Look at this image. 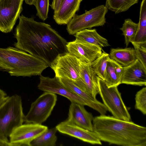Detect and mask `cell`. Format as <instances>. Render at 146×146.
I'll return each mask as SVG.
<instances>
[{
    "label": "cell",
    "instance_id": "31",
    "mask_svg": "<svg viewBox=\"0 0 146 146\" xmlns=\"http://www.w3.org/2000/svg\"><path fill=\"white\" fill-rule=\"evenodd\" d=\"M8 97L5 92L0 89V106L6 101Z\"/></svg>",
    "mask_w": 146,
    "mask_h": 146
},
{
    "label": "cell",
    "instance_id": "23",
    "mask_svg": "<svg viewBox=\"0 0 146 146\" xmlns=\"http://www.w3.org/2000/svg\"><path fill=\"white\" fill-rule=\"evenodd\" d=\"M138 1V0H106L105 6L108 9L118 14L126 11Z\"/></svg>",
    "mask_w": 146,
    "mask_h": 146
},
{
    "label": "cell",
    "instance_id": "20",
    "mask_svg": "<svg viewBox=\"0 0 146 146\" xmlns=\"http://www.w3.org/2000/svg\"><path fill=\"white\" fill-rule=\"evenodd\" d=\"M109 56L111 59L123 67L129 65L137 59L135 50L133 48H111Z\"/></svg>",
    "mask_w": 146,
    "mask_h": 146
},
{
    "label": "cell",
    "instance_id": "33",
    "mask_svg": "<svg viewBox=\"0 0 146 146\" xmlns=\"http://www.w3.org/2000/svg\"></svg>",
    "mask_w": 146,
    "mask_h": 146
},
{
    "label": "cell",
    "instance_id": "32",
    "mask_svg": "<svg viewBox=\"0 0 146 146\" xmlns=\"http://www.w3.org/2000/svg\"><path fill=\"white\" fill-rule=\"evenodd\" d=\"M12 146L9 141H7L0 139V146Z\"/></svg>",
    "mask_w": 146,
    "mask_h": 146
},
{
    "label": "cell",
    "instance_id": "21",
    "mask_svg": "<svg viewBox=\"0 0 146 146\" xmlns=\"http://www.w3.org/2000/svg\"><path fill=\"white\" fill-rule=\"evenodd\" d=\"M138 27L136 35L131 42L133 45L146 44V0H142L140 11Z\"/></svg>",
    "mask_w": 146,
    "mask_h": 146
},
{
    "label": "cell",
    "instance_id": "6",
    "mask_svg": "<svg viewBox=\"0 0 146 146\" xmlns=\"http://www.w3.org/2000/svg\"><path fill=\"white\" fill-rule=\"evenodd\" d=\"M108 9L104 5L97 6L80 15L75 14L67 24L69 34L74 35L85 29L102 26L106 23L105 15Z\"/></svg>",
    "mask_w": 146,
    "mask_h": 146
},
{
    "label": "cell",
    "instance_id": "4",
    "mask_svg": "<svg viewBox=\"0 0 146 146\" xmlns=\"http://www.w3.org/2000/svg\"><path fill=\"white\" fill-rule=\"evenodd\" d=\"M25 117L21 96L17 94L9 96L0 106V139L9 141L11 134L23 124Z\"/></svg>",
    "mask_w": 146,
    "mask_h": 146
},
{
    "label": "cell",
    "instance_id": "14",
    "mask_svg": "<svg viewBox=\"0 0 146 146\" xmlns=\"http://www.w3.org/2000/svg\"><path fill=\"white\" fill-rule=\"evenodd\" d=\"M121 84L142 86L146 85V69L137 59L123 67Z\"/></svg>",
    "mask_w": 146,
    "mask_h": 146
},
{
    "label": "cell",
    "instance_id": "19",
    "mask_svg": "<svg viewBox=\"0 0 146 146\" xmlns=\"http://www.w3.org/2000/svg\"><path fill=\"white\" fill-rule=\"evenodd\" d=\"M75 40L97 46L102 49L103 47L110 46L108 40L102 37L95 29H85L75 35Z\"/></svg>",
    "mask_w": 146,
    "mask_h": 146
},
{
    "label": "cell",
    "instance_id": "10",
    "mask_svg": "<svg viewBox=\"0 0 146 146\" xmlns=\"http://www.w3.org/2000/svg\"><path fill=\"white\" fill-rule=\"evenodd\" d=\"M48 129L47 127L33 123H25L15 129L9 137L12 146H30L31 142Z\"/></svg>",
    "mask_w": 146,
    "mask_h": 146
},
{
    "label": "cell",
    "instance_id": "11",
    "mask_svg": "<svg viewBox=\"0 0 146 146\" xmlns=\"http://www.w3.org/2000/svg\"><path fill=\"white\" fill-rule=\"evenodd\" d=\"M38 88L44 92H51L65 97L71 102H75L94 109L93 106L80 96L73 93L63 85L55 76L54 78L40 75Z\"/></svg>",
    "mask_w": 146,
    "mask_h": 146
},
{
    "label": "cell",
    "instance_id": "17",
    "mask_svg": "<svg viewBox=\"0 0 146 146\" xmlns=\"http://www.w3.org/2000/svg\"><path fill=\"white\" fill-rule=\"evenodd\" d=\"M58 78L61 83L65 87L91 104L93 106L94 109L98 112L100 115L106 114L108 110L103 103L93 98L72 80L66 78Z\"/></svg>",
    "mask_w": 146,
    "mask_h": 146
},
{
    "label": "cell",
    "instance_id": "13",
    "mask_svg": "<svg viewBox=\"0 0 146 146\" xmlns=\"http://www.w3.org/2000/svg\"><path fill=\"white\" fill-rule=\"evenodd\" d=\"M66 46L68 52L87 63H91L100 56L103 50L97 46L75 39L67 42Z\"/></svg>",
    "mask_w": 146,
    "mask_h": 146
},
{
    "label": "cell",
    "instance_id": "18",
    "mask_svg": "<svg viewBox=\"0 0 146 146\" xmlns=\"http://www.w3.org/2000/svg\"><path fill=\"white\" fill-rule=\"evenodd\" d=\"M82 0H62L60 8L54 13L53 19L59 25H67L80 9Z\"/></svg>",
    "mask_w": 146,
    "mask_h": 146
},
{
    "label": "cell",
    "instance_id": "28",
    "mask_svg": "<svg viewBox=\"0 0 146 146\" xmlns=\"http://www.w3.org/2000/svg\"><path fill=\"white\" fill-rule=\"evenodd\" d=\"M135 108L143 114H146V87L143 88L138 91L135 95Z\"/></svg>",
    "mask_w": 146,
    "mask_h": 146
},
{
    "label": "cell",
    "instance_id": "29",
    "mask_svg": "<svg viewBox=\"0 0 146 146\" xmlns=\"http://www.w3.org/2000/svg\"><path fill=\"white\" fill-rule=\"evenodd\" d=\"M137 59L146 69V44L139 46L133 45Z\"/></svg>",
    "mask_w": 146,
    "mask_h": 146
},
{
    "label": "cell",
    "instance_id": "24",
    "mask_svg": "<svg viewBox=\"0 0 146 146\" xmlns=\"http://www.w3.org/2000/svg\"><path fill=\"white\" fill-rule=\"evenodd\" d=\"M103 51L101 55L90 64L97 76L104 80L108 62L110 58L108 54Z\"/></svg>",
    "mask_w": 146,
    "mask_h": 146
},
{
    "label": "cell",
    "instance_id": "27",
    "mask_svg": "<svg viewBox=\"0 0 146 146\" xmlns=\"http://www.w3.org/2000/svg\"><path fill=\"white\" fill-rule=\"evenodd\" d=\"M37 10L36 15L44 21L48 18L49 0H35L33 5Z\"/></svg>",
    "mask_w": 146,
    "mask_h": 146
},
{
    "label": "cell",
    "instance_id": "30",
    "mask_svg": "<svg viewBox=\"0 0 146 146\" xmlns=\"http://www.w3.org/2000/svg\"><path fill=\"white\" fill-rule=\"evenodd\" d=\"M62 0H53L50 7L54 11V13H56L59 10Z\"/></svg>",
    "mask_w": 146,
    "mask_h": 146
},
{
    "label": "cell",
    "instance_id": "2",
    "mask_svg": "<svg viewBox=\"0 0 146 146\" xmlns=\"http://www.w3.org/2000/svg\"><path fill=\"white\" fill-rule=\"evenodd\" d=\"M93 131L101 141L123 146H146V127L131 121L101 115L94 117Z\"/></svg>",
    "mask_w": 146,
    "mask_h": 146
},
{
    "label": "cell",
    "instance_id": "22",
    "mask_svg": "<svg viewBox=\"0 0 146 146\" xmlns=\"http://www.w3.org/2000/svg\"><path fill=\"white\" fill-rule=\"evenodd\" d=\"M56 127L48 129L33 139L31 143L30 146H54L57 137L56 133L57 131Z\"/></svg>",
    "mask_w": 146,
    "mask_h": 146
},
{
    "label": "cell",
    "instance_id": "1",
    "mask_svg": "<svg viewBox=\"0 0 146 146\" xmlns=\"http://www.w3.org/2000/svg\"><path fill=\"white\" fill-rule=\"evenodd\" d=\"M15 29V46L39 58L50 66L59 55L68 52L66 40L48 24L22 15Z\"/></svg>",
    "mask_w": 146,
    "mask_h": 146
},
{
    "label": "cell",
    "instance_id": "16",
    "mask_svg": "<svg viewBox=\"0 0 146 146\" xmlns=\"http://www.w3.org/2000/svg\"><path fill=\"white\" fill-rule=\"evenodd\" d=\"M79 76L83 83L87 93L95 99L99 94L98 76L94 72L90 63L80 60L79 66Z\"/></svg>",
    "mask_w": 146,
    "mask_h": 146
},
{
    "label": "cell",
    "instance_id": "9",
    "mask_svg": "<svg viewBox=\"0 0 146 146\" xmlns=\"http://www.w3.org/2000/svg\"><path fill=\"white\" fill-rule=\"evenodd\" d=\"M24 0H0V31H12L23 10Z\"/></svg>",
    "mask_w": 146,
    "mask_h": 146
},
{
    "label": "cell",
    "instance_id": "5",
    "mask_svg": "<svg viewBox=\"0 0 146 146\" xmlns=\"http://www.w3.org/2000/svg\"><path fill=\"white\" fill-rule=\"evenodd\" d=\"M99 94L104 104L113 116L120 119L129 121L131 118L122 99L117 86L108 87L106 82L97 77Z\"/></svg>",
    "mask_w": 146,
    "mask_h": 146
},
{
    "label": "cell",
    "instance_id": "8",
    "mask_svg": "<svg viewBox=\"0 0 146 146\" xmlns=\"http://www.w3.org/2000/svg\"><path fill=\"white\" fill-rule=\"evenodd\" d=\"M80 60L68 52L58 56L50 67L57 78H67L79 85L82 83L79 73Z\"/></svg>",
    "mask_w": 146,
    "mask_h": 146
},
{
    "label": "cell",
    "instance_id": "26",
    "mask_svg": "<svg viewBox=\"0 0 146 146\" xmlns=\"http://www.w3.org/2000/svg\"><path fill=\"white\" fill-rule=\"evenodd\" d=\"M104 81L108 87L117 86L121 84V80L118 77L113 63L110 58L108 62L105 75Z\"/></svg>",
    "mask_w": 146,
    "mask_h": 146
},
{
    "label": "cell",
    "instance_id": "12",
    "mask_svg": "<svg viewBox=\"0 0 146 146\" xmlns=\"http://www.w3.org/2000/svg\"><path fill=\"white\" fill-rule=\"evenodd\" d=\"M56 127L60 133L84 142L93 145L102 144L101 141L93 131L79 127L68 119L60 123Z\"/></svg>",
    "mask_w": 146,
    "mask_h": 146
},
{
    "label": "cell",
    "instance_id": "15",
    "mask_svg": "<svg viewBox=\"0 0 146 146\" xmlns=\"http://www.w3.org/2000/svg\"><path fill=\"white\" fill-rule=\"evenodd\" d=\"M92 115L85 109L84 106L71 102L69 108L68 119L81 127L93 131Z\"/></svg>",
    "mask_w": 146,
    "mask_h": 146
},
{
    "label": "cell",
    "instance_id": "25",
    "mask_svg": "<svg viewBox=\"0 0 146 146\" xmlns=\"http://www.w3.org/2000/svg\"><path fill=\"white\" fill-rule=\"evenodd\" d=\"M139 26L138 23H136L133 22L130 19L125 20L122 27L120 28L123 33L125 38V44L126 47L128 46L134 38Z\"/></svg>",
    "mask_w": 146,
    "mask_h": 146
},
{
    "label": "cell",
    "instance_id": "7",
    "mask_svg": "<svg viewBox=\"0 0 146 146\" xmlns=\"http://www.w3.org/2000/svg\"><path fill=\"white\" fill-rule=\"evenodd\" d=\"M57 100L55 94L44 92L31 104L29 112L25 115L24 122L42 124L51 114Z\"/></svg>",
    "mask_w": 146,
    "mask_h": 146
},
{
    "label": "cell",
    "instance_id": "3",
    "mask_svg": "<svg viewBox=\"0 0 146 146\" xmlns=\"http://www.w3.org/2000/svg\"><path fill=\"white\" fill-rule=\"evenodd\" d=\"M49 65L42 60L16 47L0 48V71L11 76L40 75Z\"/></svg>",
    "mask_w": 146,
    "mask_h": 146
}]
</instances>
